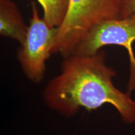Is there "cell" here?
I'll use <instances>...</instances> for the list:
<instances>
[{"instance_id": "obj_1", "label": "cell", "mask_w": 135, "mask_h": 135, "mask_svg": "<svg viewBox=\"0 0 135 135\" xmlns=\"http://www.w3.org/2000/svg\"><path fill=\"white\" fill-rule=\"evenodd\" d=\"M105 58L102 50L93 55L65 58L60 73L44 91L47 106L62 116L72 117L81 108L94 110L108 103L124 122H135V101L114 86L116 73L106 65Z\"/></svg>"}, {"instance_id": "obj_5", "label": "cell", "mask_w": 135, "mask_h": 135, "mask_svg": "<svg viewBox=\"0 0 135 135\" xmlns=\"http://www.w3.org/2000/svg\"><path fill=\"white\" fill-rule=\"evenodd\" d=\"M28 26L16 4L12 0H0V35L24 43Z\"/></svg>"}, {"instance_id": "obj_8", "label": "cell", "mask_w": 135, "mask_h": 135, "mask_svg": "<svg viewBox=\"0 0 135 135\" xmlns=\"http://www.w3.org/2000/svg\"><path fill=\"white\" fill-rule=\"evenodd\" d=\"M118 1H120V2H121V3H122V2H123V1H124V0H118Z\"/></svg>"}, {"instance_id": "obj_4", "label": "cell", "mask_w": 135, "mask_h": 135, "mask_svg": "<svg viewBox=\"0 0 135 135\" xmlns=\"http://www.w3.org/2000/svg\"><path fill=\"white\" fill-rule=\"evenodd\" d=\"M31 13L28 33L18 51V58L25 75L37 83L45 76L46 62L52 55L58 28L40 18L35 2L31 3Z\"/></svg>"}, {"instance_id": "obj_7", "label": "cell", "mask_w": 135, "mask_h": 135, "mask_svg": "<svg viewBox=\"0 0 135 135\" xmlns=\"http://www.w3.org/2000/svg\"><path fill=\"white\" fill-rule=\"evenodd\" d=\"M135 14V0H124L121 4L119 18H126Z\"/></svg>"}, {"instance_id": "obj_2", "label": "cell", "mask_w": 135, "mask_h": 135, "mask_svg": "<svg viewBox=\"0 0 135 135\" xmlns=\"http://www.w3.org/2000/svg\"><path fill=\"white\" fill-rule=\"evenodd\" d=\"M122 3L118 0H68L66 13L58 28L52 54L71 56L94 26L106 20L119 18Z\"/></svg>"}, {"instance_id": "obj_3", "label": "cell", "mask_w": 135, "mask_h": 135, "mask_svg": "<svg viewBox=\"0 0 135 135\" xmlns=\"http://www.w3.org/2000/svg\"><path fill=\"white\" fill-rule=\"evenodd\" d=\"M135 14L126 18L106 20L89 30L78 45L73 55L91 56L108 45L122 46L127 51L130 63L129 91L135 90Z\"/></svg>"}, {"instance_id": "obj_6", "label": "cell", "mask_w": 135, "mask_h": 135, "mask_svg": "<svg viewBox=\"0 0 135 135\" xmlns=\"http://www.w3.org/2000/svg\"><path fill=\"white\" fill-rule=\"evenodd\" d=\"M43 10V18L51 26H60L66 13L68 0H38Z\"/></svg>"}]
</instances>
